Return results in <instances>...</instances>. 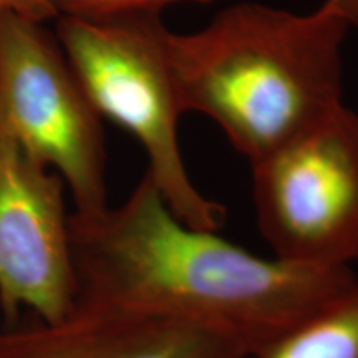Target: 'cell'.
Masks as SVG:
<instances>
[{
	"label": "cell",
	"instance_id": "cell-1",
	"mask_svg": "<svg viewBox=\"0 0 358 358\" xmlns=\"http://www.w3.org/2000/svg\"><path fill=\"white\" fill-rule=\"evenodd\" d=\"M77 302L159 313L234 335L252 357L332 301L353 268L261 257L176 217L150 174L115 208L70 216Z\"/></svg>",
	"mask_w": 358,
	"mask_h": 358
},
{
	"label": "cell",
	"instance_id": "cell-2",
	"mask_svg": "<svg viewBox=\"0 0 358 358\" xmlns=\"http://www.w3.org/2000/svg\"><path fill=\"white\" fill-rule=\"evenodd\" d=\"M353 29L330 0L308 13L256 2L168 35L182 108L213 120L249 163L343 105V43Z\"/></svg>",
	"mask_w": 358,
	"mask_h": 358
},
{
	"label": "cell",
	"instance_id": "cell-3",
	"mask_svg": "<svg viewBox=\"0 0 358 358\" xmlns=\"http://www.w3.org/2000/svg\"><path fill=\"white\" fill-rule=\"evenodd\" d=\"M55 35L98 115L141 145L146 174L176 217L198 229H221L226 208L196 187L182 159L179 120L186 111L159 13L58 15Z\"/></svg>",
	"mask_w": 358,
	"mask_h": 358
},
{
	"label": "cell",
	"instance_id": "cell-4",
	"mask_svg": "<svg viewBox=\"0 0 358 358\" xmlns=\"http://www.w3.org/2000/svg\"><path fill=\"white\" fill-rule=\"evenodd\" d=\"M0 13V134L65 182L73 213L108 208L101 116L55 32Z\"/></svg>",
	"mask_w": 358,
	"mask_h": 358
},
{
	"label": "cell",
	"instance_id": "cell-5",
	"mask_svg": "<svg viewBox=\"0 0 358 358\" xmlns=\"http://www.w3.org/2000/svg\"><path fill=\"white\" fill-rule=\"evenodd\" d=\"M257 227L282 261L319 268L358 262V113L340 105L250 163Z\"/></svg>",
	"mask_w": 358,
	"mask_h": 358
},
{
	"label": "cell",
	"instance_id": "cell-6",
	"mask_svg": "<svg viewBox=\"0 0 358 358\" xmlns=\"http://www.w3.org/2000/svg\"><path fill=\"white\" fill-rule=\"evenodd\" d=\"M65 182L0 134V312L37 320L69 315L77 302Z\"/></svg>",
	"mask_w": 358,
	"mask_h": 358
},
{
	"label": "cell",
	"instance_id": "cell-7",
	"mask_svg": "<svg viewBox=\"0 0 358 358\" xmlns=\"http://www.w3.org/2000/svg\"><path fill=\"white\" fill-rule=\"evenodd\" d=\"M0 358H252L216 327L120 307L75 306L53 322L0 330Z\"/></svg>",
	"mask_w": 358,
	"mask_h": 358
},
{
	"label": "cell",
	"instance_id": "cell-8",
	"mask_svg": "<svg viewBox=\"0 0 358 358\" xmlns=\"http://www.w3.org/2000/svg\"><path fill=\"white\" fill-rule=\"evenodd\" d=\"M252 358H358V277Z\"/></svg>",
	"mask_w": 358,
	"mask_h": 358
},
{
	"label": "cell",
	"instance_id": "cell-9",
	"mask_svg": "<svg viewBox=\"0 0 358 358\" xmlns=\"http://www.w3.org/2000/svg\"><path fill=\"white\" fill-rule=\"evenodd\" d=\"M178 2L211 3L214 0H55L58 15L106 19V17L159 13L161 8Z\"/></svg>",
	"mask_w": 358,
	"mask_h": 358
},
{
	"label": "cell",
	"instance_id": "cell-10",
	"mask_svg": "<svg viewBox=\"0 0 358 358\" xmlns=\"http://www.w3.org/2000/svg\"><path fill=\"white\" fill-rule=\"evenodd\" d=\"M7 12L40 22H48L58 17L55 0H0V13Z\"/></svg>",
	"mask_w": 358,
	"mask_h": 358
},
{
	"label": "cell",
	"instance_id": "cell-11",
	"mask_svg": "<svg viewBox=\"0 0 358 358\" xmlns=\"http://www.w3.org/2000/svg\"><path fill=\"white\" fill-rule=\"evenodd\" d=\"M330 2H334L340 10L345 13L353 29L358 27V0H330Z\"/></svg>",
	"mask_w": 358,
	"mask_h": 358
},
{
	"label": "cell",
	"instance_id": "cell-12",
	"mask_svg": "<svg viewBox=\"0 0 358 358\" xmlns=\"http://www.w3.org/2000/svg\"><path fill=\"white\" fill-rule=\"evenodd\" d=\"M3 329V317H2V312H0V330Z\"/></svg>",
	"mask_w": 358,
	"mask_h": 358
}]
</instances>
